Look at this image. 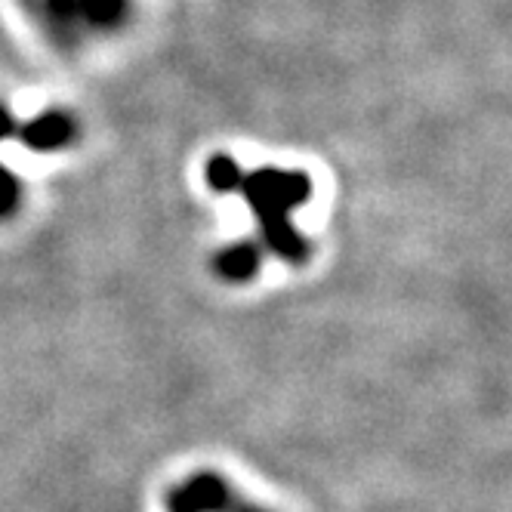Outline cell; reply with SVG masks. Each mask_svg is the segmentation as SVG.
I'll list each match as a JSON object with an SVG mask.
<instances>
[{"instance_id":"obj_2","label":"cell","mask_w":512,"mask_h":512,"mask_svg":"<svg viewBox=\"0 0 512 512\" xmlns=\"http://www.w3.org/2000/svg\"><path fill=\"white\" fill-rule=\"evenodd\" d=\"M75 136H78L75 121H71L68 115H62V112L41 115V118H34V121L19 127V139L34 152H56V149H62V145H68Z\"/></svg>"},{"instance_id":"obj_6","label":"cell","mask_w":512,"mask_h":512,"mask_svg":"<svg viewBox=\"0 0 512 512\" xmlns=\"http://www.w3.org/2000/svg\"><path fill=\"white\" fill-rule=\"evenodd\" d=\"M81 16H87L93 25L99 28H112L115 22H121L127 0H78Z\"/></svg>"},{"instance_id":"obj_4","label":"cell","mask_w":512,"mask_h":512,"mask_svg":"<svg viewBox=\"0 0 512 512\" xmlns=\"http://www.w3.org/2000/svg\"><path fill=\"white\" fill-rule=\"evenodd\" d=\"M19 127L22 124H16L13 118H10V112L4 105H0V139H19ZM16 204H19V182L0 167V216H7V213H13L16 210Z\"/></svg>"},{"instance_id":"obj_3","label":"cell","mask_w":512,"mask_h":512,"mask_svg":"<svg viewBox=\"0 0 512 512\" xmlns=\"http://www.w3.org/2000/svg\"><path fill=\"white\" fill-rule=\"evenodd\" d=\"M213 272L223 281H250L260 272V250L253 244H232L213 256Z\"/></svg>"},{"instance_id":"obj_5","label":"cell","mask_w":512,"mask_h":512,"mask_svg":"<svg viewBox=\"0 0 512 512\" xmlns=\"http://www.w3.org/2000/svg\"><path fill=\"white\" fill-rule=\"evenodd\" d=\"M207 186L213 189V192H232L235 189V182L241 179V167L235 164V158H229V155H213L210 161H207Z\"/></svg>"},{"instance_id":"obj_1","label":"cell","mask_w":512,"mask_h":512,"mask_svg":"<svg viewBox=\"0 0 512 512\" xmlns=\"http://www.w3.org/2000/svg\"><path fill=\"white\" fill-rule=\"evenodd\" d=\"M232 192L247 198L256 219H260L263 241L269 244V250L275 256H281L287 263H306L309 244L294 226H290V210L306 204L312 195V182L306 173H300V170L287 173V170H275V167L241 173Z\"/></svg>"},{"instance_id":"obj_7","label":"cell","mask_w":512,"mask_h":512,"mask_svg":"<svg viewBox=\"0 0 512 512\" xmlns=\"http://www.w3.org/2000/svg\"><path fill=\"white\" fill-rule=\"evenodd\" d=\"M44 4H47V13L56 25H71L81 16L78 0H44Z\"/></svg>"}]
</instances>
